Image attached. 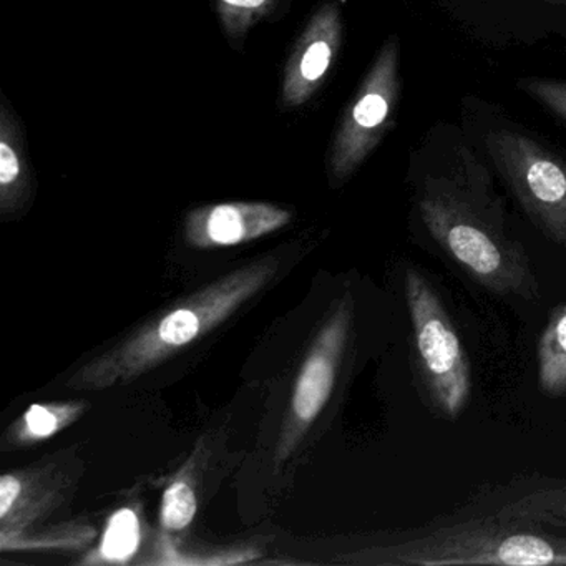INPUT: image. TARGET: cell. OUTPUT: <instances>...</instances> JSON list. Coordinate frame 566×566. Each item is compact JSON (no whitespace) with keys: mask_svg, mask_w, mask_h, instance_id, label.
Segmentation results:
<instances>
[{"mask_svg":"<svg viewBox=\"0 0 566 566\" xmlns=\"http://www.w3.org/2000/svg\"><path fill=\"white\" fill-rule=\"evenodd\" d=\"M360 555L379 565H566V482L483 490L457 512Z\"/></svg>","mask_w":566,"mask_h":566,"instance_id":"6da1fadb","label":"cell"},{"mask_svg":"<svg viewBox=\"0 0 566 566\" xmlns=\"http://www.w3.org/2000/svg\"><path fill=\"white\" fill-rule=\"evenodd\" d=\"M277 271L274 258H263L177 301L107 353L77 370L67 386L102 390L132 382L190 346L233 316L260 293Z\"/></svg>","mask_w":566,"mask_h":566,"instance_id":"7a4b0ae2","label":"cell"},{"mask_svg":"<svg viewBox=\"0 0 566 566\" xmlns=\"http://www.w3.org/2000/svg\"><path fill=\"white\" fill-rule=\"evenodd\" d=\"M417 210L443 253L490 293L536 300L538 286L528 256L509 237L499 207L472 184L430 180Z\"/></svg>","mask_w":566,"mask_h":566,"instance_id":"3957f363","label":"cell"},{"mask_svg":"<svg viewBox=\"0 0 566 566\" xmlns=\"http://www.w3.org/2000/svg\"><path fill=\"white\" fill-rule=\"evenodd\" d=\"M406 300L417 373L433 409L453 420L472 394V369L459 333L429 281L407 270Z\"/></svg>","mask_w":566,"mask_h":566,"instance_id":"277c9868","label":"cell"},{"mask_svg":"<svg viewBox=\"0 0 566 566\" xmlns=\"http://www.w3.org/2000/svg\"><path fill=\"white\" fill-rule=\"evenodd\" d=\"M486 147L530 220L566 250L565 161L516 132L490 134Z\"/></svg>","mask_w":566,"mask_h":566,"instance_id":"5b68a950","label":"cell"},{"mask_svg":"<svg viewBox=\"0 0 566 566\" xmlns=\"http://www.w3.org/2000/svg\"><path fill=\"white\" fill-rule=\"evenodd\" d=\"M399 95V42L389 39L380 49L337 132L331 155V175L344 181L377 147Z\"/></svg>","mask_w":566,"mask_h":566,"instance_id":"8992f818","label":"cell"},{"mask_svg":"<svg viewBox=\"0 0 566 566\" xmlns=\"http://www.w3.org/2000/svg\"><path fill=\"white\" fill-rule=\"evenodd\" d=\"M353 310L350 300L340 301L333 316L324 323L323 329L317 334L294 386L293 426L296 430H304L323 412L329 400L331 392L336 382L337 369L343 360L344 350L349 337Z\"/></svg>","mask_w":566,"mask_h":566,"instance_id":"52a82bcc","label":"cell"},{"mask_svg":"<svg viewBox=\"0 0 566 566\" xmlns=\"http://www.w3.org/2000/svg\"><path fill=\"white\" fill-rule=\"evenodd\" d=\"M290 221V211L270 203L213 205L188 214L185 240L200 250L234 247L273 233Z\"/></svg>","mask_w":566,"mask_h":566,"instance_id":"ba28073f","label":"cell"},{"mask_svg":"<svg viewBox=\"0 0 566 566\" xmlns=\"http://www.w3.org/2000/svg\"><path fill=\"white\" fill-rule=\"evenodd\" d=\"M340 32L339 8L329 2L314 15L291 54L284 75V104L300 107L310 101L336 59Z\"/></svg>","mask_w":566,"mask_h":566,"instance_id":"9c48e42d","label":"cell"},{"mask_svg":"<svg viewBox=\"0 0 566 566\" xmlns=\"http://www.w3.org/2000/svg\"><path fill=\"white\" fill-rule=\"evenodd\" d=\"M538 382L552 399L566 396V303L553 311L536 347Z\"/></svg>","mask_w":566,"mask_h":566,"instance_id":"30bf717a","label":"cell"},{"mask_svg":"<svg viewBox=\"0 0 566 566\" xmlns=\"http://www.w3.org/2000/svg\"><path fill=\"white\" fill-rule=\"evenodd\" d=\"M87 403H35L12 426V446H32L61 432L84 413Z\"/></svg>","mask_w":566,"mask_h":566,"instance_id":"8fae6325","label":"cell"},{"mask_svg":"<svg viewBox=\"0 0 566 566\" xmlns=\"http://www.w3.org/2000/svg\"><path fill=\"white\" fill-rule=\"evenodd\" d=\"M140 520L134 509H120L108 520L97 553L85 563H128L140 546Z\"/></svg>","mask_w":566,"mask_h":566,"instance_id":"7c38bea8","label":"cell"},{"mask_svg":"<svg viewBox=\"0 0 566 566\" xmlns=\"http://www.w3.org/2000/svg\"><path fill=\"white\" fill-rule=\"evenodd\" d=\"M28 187V175L22 164V151L19 147L15 125L9 114L2 111L0 118V200L2 210L14 207L24 188Z\"/></svg>","mask_w":566,"mask_h":566,"instance_id":"4fadbf2b","label":"cell"},{"mask_svg":"<svg viewBox=\"0 0 566 566\" xmlns=\"http://www.w3.org/2000/svg\"><path fill=\"white\" fill-rule=\"evenodd\" d=\"M198 502L190 483L178 480L164 493L161 503V523L171 532L187 528L197 515Z\"/></svg>","mask_w":566,"mask_h":566,"instance_id":"5bb4252c","label":"cell"},{"mask_svg":"<svg viewBox=\"0 0 566 566\" xmlns=\"http://www.w3.org/2000/svg\"><path fill=\"white\" fill-rule=\"evenodd\" d=\"M520 87L566 122V81L528 78V81L520 82Z\"/></svg>","mask_w":566,"mask_h":566,"instance_id":"9a60e30c","label":"cell"},{"mask_svg":"<svg viewBox=\"0 0 566 566\" xmlns=\"http://www.w3.org/2000/svg\"><path fill=\"white\" fill-rule=\"evenodd\" d=\"M271 0H220L221 14L230 28L244 29L253 22V15L266 12Z\"/></svg>","mask_w":566,"mask_h":566,"instance_id":"2e32d148","label":"cell"}]
</instances>
